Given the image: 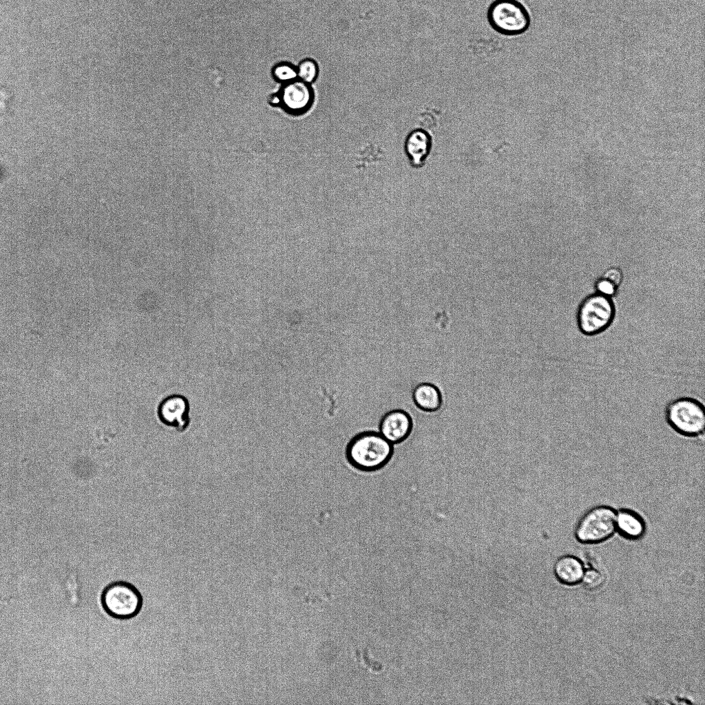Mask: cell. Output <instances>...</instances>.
I'll use <instances>...</instances> for the list:
<instances>
[{
	"label": "cell",
	"mask_w": 705,
	"mask_h": 705,
	"mask_svg": "<svg viewBox=\"0 0 705 705\" xmlns=\"http://www.w3.org/2000/svg\"><path fill=\"white\" fill-rule=\"evenodd\" d=\"M414 405L428 414L439 412L444 406V395L439 386L431 382H421L412 391Z\"/></svg>",
	"instance_id": "8fae6325"
},
{
	"label": "cell",
	"mask_w": 705,
	"mask_h": 705,
	"mask_svg": "<svg viewBox=\"0 0 705 705\" xmlns=\"http://www.w3.org/2000/svg\"><path fill=\"white\" fill-rule=\"evenodd\" d=\"M432 139L428 131L422 129L412 130L407 136L404 150L410 165L419 169L425 164L432 150Z\"/></svg>",
	"instance_id": "30bf717a"
},
{
	"label": "cell",
	"mask_w": 705,
	"mask_h": 705,
	"mask_svg": "<svg viewBox=\"0 0 705 705\" xmlns=\"http://www.w3.org/2000/svg\"><path fill=\"white\" fill-rule=\"evenodd\" d=\"M605 578L601 571L596 568L589 567L586 569L581 582L585 587L590 591L597 590L604 583Z\"/></svg>",
	"instance_id": "2e32d148"
},
{
	"label": "cell",
	"mask_w": 705,
	"mask_h": 705,
	"mask_svg": "<svg viewBox=\"0 0 705 705\" xmlns=\"http://www.w3.org/2000/svg\"><path fill=\"white\" fill-rule=\"evenodd\" d=\"M277 92L280 98L279 107L291 114L306 112L313 103V92L310 84L298 78L283 85Z\"/></svg>",
	"instance_id": "9c48e42d"
},
{
	"label": "cell",
	"mask_w": 705,
	"mask_h": 705,
	"mask_svg": "<svg viewBox=\"0 0 705 705\" xmlns=\"http://www.w3.org/2000/svg\"><path fill=\"white\" fill-rule=\"evenodd\" d=\"M490 26L504 36H518L529 28L531 19L525 6L518 0H494L487 11Z\"/></svg>",
	"instance_id": "8992f818"
},
{
	"label": "cell",
	"mask_w": 705,
	"mask_h": 705,
	"mask_svg": "<svg viewBox=\"0 0 705 705\" xmlns=\"http://www.w3.org/2000/svg\"><path fill=\"white\" fill-rule=\"evenodd\" d=\"M414 419L406 410L396 408L384 413L381 417L379 432L394 445L408 440L414 429Z\"/></svg>",
	"instance_id": "ba28073f"
},
{
	"label": "cell",
	"mask_w": 705,
	"mask_h": 705,
	"mask_svg": "<svg viewBox=\"0 0 705 705\" xmlns=\"http://www.w3.org/2000/svg\"><path fill=\"white\" fill-rule=\"evenodd\" d=\"M271 74L274 81L282 85L297 78L296 67L288 62L275 64L271 68Z\"/></svg>",
	"instance_id": "5bb4252c"
},
{
	"label": "cell",
	"mask_w": 705,
	"mask_h": 705,
	"mask_svg": "<svg viewBox=\"0 0 705 705\" xmlns=\"http://www.w3.org/2000/svg\"><path fill=\"white\" fill-rule=\"evenodd\" d=\"M664 414L667 425L677 434L688 439L704 438L705 410L699 399L689 396L673 399L666 405Z\"/></svg>",
	"instance_id": "7a4b0ae2"
},
{
	"label": "cell",
	"mask_w": 705,
	"mask_h": 705,
	"mask_svg": "<svg viewBox=\"0 0 705 705\" xmlns=\"http://www.w3.org/2000/svg\"><path fill=\"white\" fill-rule=\"evenodd\" d=\"M616 313L613 297L596 292L589 294L581 300L576 310L578 328L585 336L600 335L612 325Z\"/></svg>",
	"instance_id": "3957f363"
},
{
	"label": "cell",
	"mask_w": 705,
	"mask_h": 705,
	"mask_svg": "<svg viewBox=\"0 0 705 705\" xmlns=\"http://www.w3.org/2000/svg\"><path fill=\"white\" fill-rule=\"evenodd\" d=\"M296 69L297 78L308 84L313 83L318 76L317 64L311 59L302 60Z\"/></svg>",
	"instance_id": "9a60e30c"
},
{
	"label": "cell",
	"mask_w": 705,
	"mask_h": 705,
	"mask_svg": "<svg viewBox=\"0 0 705 705\" xmlns=\"http://www.w3.org/2000/svg\"><path fill=\"white\" fill-rule=\"evenodd\" d=\"M190 409L189 401L185 396L172 394L158 403L156 416L162 425L183 433L191 424Z\"/></svg>",
	"instance_id": "52a82bcc"
},
{
	"label": "cell",
	"mask_w": 705,
	"mask_h": 705,
	"mask_svg": "<svg viewBox=\"0 0 705 705\" xmlns=\"http://www.w3.org/2000/svg\"><path fill=\"white\" fill-rule=\"evenodd\" d=\"M616 511L608 505L589 508L574 527L576 540L582 545H598L609 540L616 534Z\"/></svg>",
	"instance_id": "277c9868"
},
{
	"label": "cell",
	"mask_w": 705,
	"mask_h": 705,
	"mask_svg": "<svg viewBox=\"0 0 705 705\" xmlns=\"http://www.w3.org/2000/svg\"><path fill=\"white\" fill-rule=\"evenodd\" d=\"M615 527L616 534L630 541L642 539L647 529L644 517L635 510L628 507L617 509Z\"/></svg>",
	"instance_id": "7c38bea8"
},
{
	"label": "cell",
	"mask_w": 705,
	"mask_h": 705,
	"mask_svg": "<svg viewBox=\"0 0 705 705\" xmlns=\"http://www.w3.org/2000/svg\"><path fill=\"white\" fill-rule=\"evenodd\" d=\"M394 445L388 441L379 431H361L347 442L344 456L355 470L372 473L383 469L392 460Z\"/></svg>",
	"instance_id": "6da1fadb"
},
{
	"label": "cell",
	"mask_w": 705,
	"mask_h": 705,
	"mask_svg": "<svg viewBox=\"0 0 705 705\" xmlns=\"http://www.w3.org/2000/svg\"><path fill=\"white\" fill-rule=\"evenodd\" d=\"M595 292L613 297L617 294L618 287L607 279H599L594 285Z\"/></svg>",
	"instance_id": "e0dca14e"
},
{
	"label": "cell",
	"mask_w": 705,
	"mask_h": 705,
	"mask_svg": "<svg viewBox=\"0 0 705 705\" xmlns=\"http://www.w3.org/2000/svg\"><path fill=\"white\" fill-rule=\"evenodd\" d=\"M602 277L612 282L616 286H619L622 281V274L617 268H610L603 274Z\"/></svg>",
	"instance_id": "ac0fdd59"
},
{
	"label": "cell",
	"mask_w": 705,
	"mask_h": 705,
	"mask_svg": "<svg viewBox=\"0 0 705 705\" xmlns=\"http://www.w3.org/2000/svg\"><path fill=\"white\" fill-rule=\"evenodd\" d=\"M101 603L108 615L126 620L140 613L143 606V597L133 584L118 580L110 582L103 589Z\"/></svg>",
	"instance_id": "5b68a950"
},
{
	"label": "cell",
	"mask_w": 705,
	"mask_h": 705,
	"mask_svg": "<svg viewBox=\"0 0 705 705\" xmlns=\"http://www.w3.org/2000/svg\"><path fill=\"white\" fill-rule=\"evenodd\" d=\"M585 570L582 561L573 554L560 556L553 565V574L556 580L569 587L581 582Z\"/></svg>",
	"instance_id": "4fadbf2b"
}]
</instances>
